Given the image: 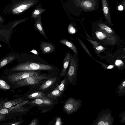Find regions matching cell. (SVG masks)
I'll return each mask as SVG.
<instances>
[{"instance_id": "obj_15", "label": "cell", "mask_w": 125, "mask_h": 125, "mask_svg": "<svg viewBox=\"0 0 125 125\" xmlns=\"http://www.w3.org/2000/svg\"><path fill=\"white\" fill-rule=\"evenodd\" d=\"M56 80V77H52L46 80L41 85L38 90L42 91L46 90L54 83Z\"/></svg>"}, {"instance_id": "obj_25", "label": "cell", "mask_w": 125, "mask_h": 125, "mask_svg": "<svg viewBox=\"0 0 125 125\" xmlns=\"http://www.w3.org/2000/svg\"><path fill=\"white\" fill-rule=\"evenodd\" d=\"M66 83V80L64 78L62 81L60 85L57 86L54 90L57 89L62 92H64Z\"/></svg>"}, {"instance_id": "obj_13", "label": "cell", "mask_w": 125, "mask_h": 125, "mask_svg": "<svg viewBox=\"0 0 125 125\" xmlns=\"http://www.w3.org/2000/svg\"><path fill=\"white\" fill-rule=\"evenodd\" d=\"M34 26L36 31H38L46 39H48V37L45 33L42 26L41 16L37 18Z\"/></svg>"}, {"instance_id": "obj_14", "label": "cell", "mask_w": 125, "mask_h": 125, "mask_svg": "<svg viewBox=\"0 0 125 125\" xmlns=\"http://www.w3.org/2000/svg\"><path fill=\"white\" fill-rule=\"evenodd\" d=\"M102 2L104 15L109 22L112 24L108 0H102Z\"/></svg>"}, {"instance_id": "obj_30", "label": "cell", "mask_w": 125, "mask_h": 125, "mask_svg": "<svg viewBox=\"0 0 125 125\" xmlns=\"http://www.w3.org/2000/svg\"><path fill=\"white\" fill-rule=\"evenodd\" d=\"M85 38L86 39H87L89 42L91 43H92L94 45V48H95L96 46H98L99 45V43L97 42Z\"/></svg>"}, {"instance_id": "obj_31", "label": "cell", "mask_w": 125, "mask_h": 125, "mask_svg": "<svg viewBox=\"0 0 125 125\" xmlns=\"http://www.w3.org/2000/svg\"><path fill=\"white\" fill-rule=\"evenodd\" d=\"M62 124V123L61 118L59 117H58L56 119L55 125H61Z\"/></svg>"}, {"instance_id": "obj_17", "label": "cell", "mask_w": 125, "mask_h": 125, "mask_svg": "<svg viewBox=\"0 0 125 125\" xmlns=\"http://www.w3.org/2000/svg\"><path fill=\"white\" fill-rule=\"evenodd\" d=\"M115 94L118 97L123 96L125 94V79L124 78L116 88Z\"/></svg>"}, {"instance_id": "obj_39", "label": "cell", "mask_w": 125, "mask_h": 125, "mask_svg": "<svg viewBox=\"0 0 125 125\" xmlns=\"http://www.w3.org/2000/svg\"><path fill=\"white\" fill-rule=\"evenodd\" d=\"M118 9L119 10L121 11L123 10V7L122 5H120L118 6Z\"/></svg>"}, {"instance_id": "obj_29", "label": "cell", "mask_w": 125, "mask_h": 125, "mask_svg": "<svg viewBox=\"0 0 125 125\" xmlns=\"http://www.w3.org/2000/svg\"><path fill=\"white\" fill-rule=\"evenodd\" d=\"M68 31L71 34H75L76 32V30L72 24H70L68 26Z\"/></svg>"}, {"instance_id": "obj_23", "label": "cell", "mask_w": 125, "mask_h": 125, "mask_svg": "<svg viewBox=\"0 0 125 125\" xmlns=\"http://www.w3.org/2000/svg\"><path fill=\"white\" fill-rule=\"evenodd\" d=\"M15 58L14 56H9L4 58L0 62V69L4 66L14 60Z\"/></svg>"}, {"instance_id": "obj_24", "label": "cell", "mask_w": 125, "mask_h": 125, "mask_svg": "<svg viewBox=\"0 0 125 125\" xmlns=\"http://www.w3.org/2000/svg\"><path fill=\"white\" fill-rule=\"evenodd\" d=\"M46 10L42 8H38L35 9L32 13L31 17L35 19L40 16L43 12Z\"/></svg>"}, {"instance_id": "obj_19", "label": "cell", "mask_w": 125, "mask_h": 125, "mask_svg": "<svg viewBox=\"0 0 125 125\" xmlns=\"http://www.w3.org/2000/svg\"><path fill=\"white\" fill-rule=\"evenodd\" d=\"M59 42L60 43L63 44L71 49L74 53L78 54L77 48L72 42H69L65 39L60 40Z\"/></svg>"}, {"instance_id": "obj_37", "label": "cell", "mask_w": 125, "mask_h": 125, "mask_svg": "<svg viewBox=\"0 0 125 125\" xmlns=\"http://www.w3.org/2000/svg\"><path fill=\"white\" fill-rule=\"evenodd\" d=\"M114 65H108L106 69H111L113 68L114 67Z\"/></svg>"}, {"instance_id": "obj_21", "label": "cell", "mask_w": 125, "mask_h": 125, "mask_svg": "<svg viewBox=\"0 0 125 125\" xmlns=\"http://www.w3.org/2000/svg\"><path fill=\"white\" fill-rule=\"evenodd\" d=\"M97 25L100 28V29L107 33L113 34L114 33L112 29L106 24L100 23L97 24Z\"/></svg>"}, {"instance_id": "obj_10", "label": "cell", "mask_w": 125, "mask_h": 125, "mask_svg": "<svg viewBox=\"0 0 125 125\" xmlns=\"http://www.w3.org/2000/svg\"><path fill=\"white\" fill-rule=\"evenodd\" d=\"M40 49L43 54L50 53L55 50V47L52 43L45 41H41L40 42Z\"/></svg>"}, {"instance_id": "obj_7", "label": "cell", "mask_w": 125, "mask_h": 125, "mask_svg": "<svg viewBox=\"0 0 125 125\" xmlns=\"http://www.w3.org/2000/svg\"><path fill=\"white\" fill-rule=\"evenodd\" d=\"M36 72L35 71H25L12 74L9 76L7 78L10 82L12 83L18 81L31 76L33 75Z\"/></svg>"}, {"instance_id": "obj_26", "label": "cell", "mask_w": 125, "mask_h": 125, "mask_svg": "<svg viewBox=\"0 0 125 125\" xmlns=\"http://www.w3.org/2000/svg\"><path fill=\"white\" fill-rule=\"evenodd\" d=\"M10 88L9 85L4 81L0 79V88L5 90L9 89Z\"/></svg>"}, {"instance_id": "obj_27", "label": "cell", "mask_w": 125, "mask_h": 125, "mask_svg": "<svg viewBox=\"0 0 125 125\" xmlns=\"http://www.w3.org/2000/svg\"><path fill=\"white\" fill-rule=\"evenodd\" d=\"M78 41L79 42V43L80 44L81 46L83 48L84 50L90 56V57L93 58L94 59L95 61L96 60H95L94 59V58L92 56V55L91 54L90 52L89 51L88 49L87 48V47L85 46V45L83 43V42L78 37Z\"/></svg>"}, {"instance_id": "obj_8", "label": "cell", "mask_w": 125, "mask_h": 125, "mask_svg": "<svg viewBox=\"0 0 125 125\" xmlns=\"http://www.w3.org/2000/svg\"><path fill=\"white\" fill-rule=\"evenodd\" d=\"M97 38L99 40L107 42L108 43L113 44L116 41V38L112 34L107 33L100 29L95 32Z\"/></svg>"}, {"instance_id": "obj_1", "label": "cell", "mask_w": 125, "mask_h": 125, "mask_svg": "<svg viewBox=\"0 0 125 125\" xmlns=\"http://www.w3.org/2000/svg\"><path fill=\"white\" fill-rule=\"evenodd\" d=\"M52 76L51 75L42 73L36 72L33 75L26 78L18 81L14 84L15 86L21 87L30 85L37 86L43 83L46 80L49 79Z\"/></svg>"}, {"instance_id": "obj_35", "label": "cell", "mask_w": 125, "mask_h": 125, "mask_svg": "<svg viewBox=\"0 0 125 125\" xmlns=\"http://www.w3.org/2000/svg\"><path fill=\"white\" fill-rule=\"evenodd\" d=\"M29 52L32 53L36 55H38L39 54V52L35 49H33Z\"/></svg>"}, {"instance_id": "obj_38", "label": "cell", "mask_w": 125, "mask_h": 125, "mask_svg": "<svg viewBox=\"0 0 125 125\" xmlns=\"http://www.w3.org/2000/svg\"><path fill=\"white\" fill-rule=\"evenodd\" d=\"M21 123V122H18L16 123H13V124H9V125H20Z\"/></svg>"}, {"instance_id": "obj_36", "label": "cell", "mask_w": 125, "mask_h": 125, "mask_svg": "<svg viewBox=\"0 0 125 125\" xmlns=\"http://www.w3.org/2000/svg\"><path fill=\"white\" fill-rule=\"evenodd\" d=\"M5 117V116L4 114H0V121L4 119Z\"/></svg>"}, {"instance_id": "obj_22", "label": "cell", "mask_w": 125, "mask_h": 125, "mask_svg": "<svg viewBox=\"0 0 125 125\" xmlns=\"http://www.w3.org/2000/svg\"><path fill=\"white\" fill-rule=\"evenodd\" d=\"M62 94V92L57 89L54 90L48 94L47 96L52 99H55L60 97Z\"/></svg>"}, {"instance_id": "obj_33", "label": "cell", "mask_w": 125, "mask_h": 125, "mask_svg": "<svg viewBox=\"0 0 125 125\" xmlns=\"http://www.w3.org/2000/svg\"><path fill=\"white\" fill-rule=\"evenodd\" d=\"M122 61L120 60H117L115 62V65L117 66L121 65L122 63Z\"/></svg>"}, {"instance_id": "obj_34", "label": "cell", "mask_w": 125, "mask_h": 125, "mask_svg": "<svg viewBox=\"0 0 125 125\" xmlns=\"http://www.w3.org/2000/svg\"><path fill=\"white\" fill-rule=\"evenodd\" d=\"M37 122L36 119H34L32 120L31 123L29 125H37Z\"/></svg>"}, {"instance_id": "obj_6", "label": "cell", "mask_w": 125, "mask_h": 125, "mask_svg": "<svg viewBox=\"0 0 125 125\" xmlns=\"http://www.w3.org/2000/svg\"><path fill=\"white\" fill-rule=\"evenodd\" d=\"M36 3L35 0H25L15 4L12 7L11 11L14 14H20L32 7Z\"/></svg>"}, {"instance_id": "obj_5", "label": "cell", "mask_w": 125, "mask_h": 125, "mask_svg": "<svg viewBox=\"0 0 125 125\" xmlns=\"http://www.w3.org/2000/svg\"><path fill=\"white\" fill-rule=\"evenodd\" d=\"M82 102L80 99L76 100L70 97L66 101L63 106L64 110L68 114L76 112L82 106Z\"/></svg>"}, {"instance_id": "obj_3", "label": "cell", "mask_w": 125, "mask_h": 125, "mask_svg": "<svg viewBox=\"0 0 125 125\" xmlns=\"http://www.w3.org/2000/svg\"><path fill=\"white\" fill-rule=\"evenodd\" d=\"M78 61V54L74 53L73 55L71 54L67 75L69 83L73 85H76L77 83Z\"/></svg>"}, {"instance_id": "obj_12", "label": "cell", "mask_w": 125, "mask_h": 125, "mask_svg": "<svg viewBox=\"0 0 125 125\" xmlns=\"http://www.w3.org/2000/svg\"><path fill=\"white\" fill-rule=\"evenodd\" d=\"M31 104H36L41 106H45L52 105L53 103L52 100L46 97L35 99L31 101Z\"/></svg>"}, {"instance_id": "obj_2", "label": "cell", "mask_w": 125, "mask_h": 125, "mask_svg": "<svg viewBox=\"0 0 125 125\" xmlns=\"http://www.w3.org/2000/svg\"><path fill=\"white\" fill-rule=\"evenodd\" d=\"M52 66L48 64L31 62H26L13 68L12 71L50 70H53Z\"/></svg>"}, {"instance_id": "obj_28", "label": "cell", "mask_w": 125, "mask_h": 125, "mask_svg": "<svg viewBox=\"0 0 125 125\" xmlns=\"http://www.w3.org/2000/svg\"><path fill=\"white\" fill-rule=\"evenodd\" d=\"M119 117L120 118V120L119 121L120 123H125V111L120 113L119 115Z\"/></svg>"}, {"instance_id": "obj_16", "label": "cell", "mask_w": 125, "mask_h": 125, "mask_svg": "<svg viewBox=\"0 0 125 125\" xmlns=\"http://www.w3.org/2000/svg\"><path fill=\"white\" fill-rule=\"evenodd\" d=\"M28 102L29 101L28 100L25 101L17 104L14 107H11L8 108H2L0 110V114L4 115L11 113L15 108L24 105Z\"/></svg>"}, {"instance_id": "obj_11", "label": "cell", "mask_w": 125, "mask_h": 125, "mask_svg": "<svg viewBox=\"0 0 125 125\" xmlns=\"http://www.w3.org/2000/svg\"><path fill=\"white\" fill-rule=\"evenodd\" d=\"M71 54L69 51L66 53L64 58L62 68L60 74L61 77L64 76L66 73L67 68L70 63Z\"/></svg>"}, {"instance_id": "obj_18", "label": "cell", "mask_w": 125, "mask_h": 125, "mask_svg": "<svg viewBox=\"0 0 125 125\" xmlns=\"http://www.w3.org/2000/svg\"><path fill=\"white\" fill-rule=\"evenodd\" d=\"M24 100L21 98H19L13 100L5 102L3 103L2 108H8L12 106L19 104L23 101Z\"/></svg>"}, {"instance_id": "obj_4", "label": "cell", "mask_w": 125, "mask_h": 125, "mask_svg": "<svg viewBox=\"0 0 125 125\" xmlns=\"http://www.w3.org/2000/svg\"><path fill=\"white\" fill-rule=\"evenodd\" d=\"M112 111L108 108L103 110L97 117L93 120L92 125H112L114 117L112 116Z\"/></svg>"}, {"instance_id": "obj_9", "label": "cell", "mask_w": 125, "mask_h": 125, "mask_svg": "<svg viewBox=\"0 0 125 125\" xmlns=\"http://www.w3.org/2000/svg\"><path fill=\"white\" fill-rule=\"evenodd\" d=\"M75 2L77 5L86 10H93L96 6L94 0H75Z\"/></svg>"}, {"instance_id": "obj_40", "label": "cell", "mask_w": 125, "mask_h": 125, "mask_svg": "<svg viewBox=\"0 0 125 125\" xmlns=\"http://www.w3.org/2000/svg\"><path fill=\"white\" fill-rule=\"evenodd\" d=\"M3 19L2 17H0V22L2 21Z\"/></svg>"}, {"instance_id": "obj_32", "label": "cell", "mask_w": 125, "mask_h": 125, "mask_svg": "<svg viewBox=\"0 0 125 125\" xmlns=\"http://www.w3.org/2000/svg\"><path fill=\"white\" fill-rule=\"evenodd\" d=\"M96 50L98 51L99 52L101 51H102L105 48L101 46H98L95 48Z\"/></svg>"}, {"instance_id": "obj_20", "label": "cell", "mask_w": 125, "mask_h": 125, "mask_svg": "<svg viewBox=\"0 0 125 125\" xmlns=\"http://www.w3.org/2000/svg\"><path fill=\"white\" fill-rule=\"evenodd\" d=\"M27 97L29 99H35L47 97V96L44 93L41 92L34 93L29 94Z\"/></svg>"}]
</instances>
